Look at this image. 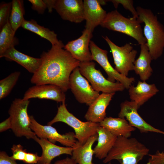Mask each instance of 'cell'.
<instances>
[{
  "label": "cell",
  "instance_id": "obj_1",
  "mask_svg": "<svg viewBox=\"0 0 164 164\" xmlns=\"http://www.w3.org/2000/svg\"><path fill=\"white\" fill-rule=\"evenodd\" d=\"M63 43L52 46L40 56L41 65L30 80L35 85L52 84L60 87L64 92L70 89L69 79L80 62L63 49Z\"/></svg>",
  "mask_w": 164,
  "mask_h": 164
},
{
  "label": "cell",
  "instance_id": "obj_2",
  "mask_svg": "<svg viewBox=\"0 0 164 164\" xmlns=\"http://www.w3.org/2000/svg\"><path fill=\"white\" fill-rule=\"evenodd\" d=\"M138 20L144 23L143 32L152 60L162 55L164 50V26L151 10L138 6Z\"/></svg>",
  "mask_w": 164,
  "mask_h": 164
},
{
  "label": "cell",
  "instance_id": "obj_3",
  "mask_svg": "<svg viewBox=\"0 0 164 164\" xmlns=\"http://www.w3.org/2000/svg\"><path fill=\"white\" fill-rule=\"evenodd\" d=\"M149 152L148 148L135 138L118 137L103 162L106 163L115 159L120 164H138Z\"/></svg>",
  "mask_w": 164,
  "mask_h": 164
},
{
  "label": "cell",
  "instance_id": "obj_4",
  "mask_svg": "<svg viewBox=\"0 0 164 164\" xmlns=\"http://www.w3.org/2000/svg\"><path fill=\"white\" fill-rule=\"evenodd\" d=\"M141 24L137 18L133 17H125L116 9L107 13L100 26L109 30L129 36L140 45L147 43Z\"/></svg>",
  "mask_w": 164,
  "mask_h": 164
},
{
  "label": "cell",
  "instance_id": "obj_5",
  "mask_svg": "<svg viewBox=\"0 0 164 164\" xmlns=\"http://www.w3.org/2000/svg\"><path fill=\"white\" fill-rule=\"evenodd\" d=\"M62 103L58 108L56 115L48 123V125H51L58 122L66 124L73 128L76 139L82 144H84L91 137L97 134L99 123L80 121L68 111L65 101Z\"/></svg>",
  "mask_w": 164,
  "mask_h": 164
},
{
  "label": "cell",
  "instance_id": "obj_6",
  "mask_svg": "<svg viewBox=\"0 0 164 164\" xmlns=\"http://www.w3.org/2000/svg\"><path fill=\"white\" fill-rule=\"evenodd\" d=\"M29 102V100L15 98L11 104L8 113L11 123V129L15 135L34 140L37 136L30 128V118L27 113Z\"/></svg>",
  "mask_w": 164,
  "mask_h": 164
},
{
  "label": "cell",
  "instance_id": "obj_7",
  "mask_svg": "<svg viewBox=\"0 0 164 164\" xmlns=\"http://www.w3.org/2000/svg\"><path fill=\"white\" fill-rule=\"evenodd\" d=\"M92 61L80 62L79 67L81 74L91 83L96 91L102 93H115L122 91L125 88L121 83L112 82L106 79L101 72L95 68Z\"/></svg>",
  "mask_w": 164,
  "mask_h": 164
},
{
  "label": "cell",
  "instance_id": "obj_8",
  "mask_svg": "<svg viewBox=\"0 0 164 164\" xmlns=\"http://www.w3.org/2000/svg\"><path fill=\"white\" fill-rule=\"evenodd\" d=\"M103 38L111 50L115 64L114 69L119 73L127 77L129 72L133 70L134 63L137 53L129 43L119 46L113 43L107 36Z\"/></svg>",
  "mask_w": 164,
  "mask_h": 164
},
{
  "label": "cell",
  "instance_id": "obj_9",
  "mask_svg": "<svg viewBox=\"0 0 164 164\" xmlns=\"http://www.w3.org/2000/svg\"><path fill=\"white\" fill-rule=\"evenodd\" d=\"M70 89L79 103L88 106L99 96V93L95 91L89 81L81 73L79 67L73 70L69 79Z\"/></svg>",
  "mask_w": 164,
  "mask_h": 164
},
{
  "label": "cell",
  "instance_id": "obj_10",
  "mask_svg": "<svg viewBox=\"0 0 164 164\" xmlns=\"http://www.w3.org/2000/svg\"><path fill=\"white\" fill-rule=\"evenodd\" d=\"M89 47L93 60L96 61L104 69L108 76V79L114 82L116 80L128 89L135 81V78L123 75L114 68L109 61L106 50L101 49L91 40Z\"/></svg>",
  "mask_w": 164,
  "mask_h": 164
},
{
  "label": "cell",
  "instance_id": "obj_11",
  "mask_svg": "<svg viewBox=\"0 0 164 164\" xmlns=\"http://www.w3.org/2000/svg\"><path fill=\"white\" fill-rule=\"evenodd\" d=\"M29 117L30 128L39 138L48 139L54 144L57 142L68 147L73 148L75 145L77 140L73 132L61 134L51 125H41L36 121L33 116H29Z\"/></svg>",
  "mask_w": 164,
  "mask_h": 164
},
{
  "label": "cell",
  "instance_id": "obj_12",
  "mask_svg": "<svg viewBox=\"0 0 164 164\" xmlns=\"http://www.w3.org/2000/svg\"><path fill=\"white\" fill-rule=\"evenodd\" d=\"M139 108L135 102L126 101L121 104L118 117L125 118L131 125L138 128L141 133L152 132L164 134V132L154 127L141 117L137 111Z\"/></svg>",
  "mask_w": 164,
  "mask_h": 164
},
{
  "label": "cell",
  "instance_id": "obj_13",
  "mask_svg": "<svg viewBox=\"0 0 164 164\" xmlns=\"http://www.w3.org/2000/svg\"><path fill=\"white\" fill-rule=\"evenodd\" d=\"M54 9L64 20L79 23L84 20L82 0H56Z\"/></svg>",
  "mask_w": 164,
  "mask_h": 164
},
{
  "label": "cell",
  "instance_id": "obj_14",
  "mask_svg": "<svg viewBox=\"0 0 164 164\" xmlns=\"http://www.w3.org/2000/svg\"><path fill=\"white\" fill-rule=\"evenodd\" d=\"M92 36V32L85 29L79 37L64 46V49L80 62L91 61L93 60L89 47Z\"/></svg>",
  "mask_w": 164,
  "mask_h": 164
},
{
  "label": "cell",
  "instance_id": "obj_15",
  "mask_svg": "<svg viewBox=\"0 0 164 164\" xmlns=\"http://www.w3.org/2000/svg\"><path fill=\"white\" fill-rule=\"evenodd\" d=\"M64 92L59 86L52 84L37 85L29 88L25 92L23 99L26 100L32 98L49 99L57 102L65 101Z\"/></svg>",
  "mask_w": 164,
  "mask_h": 164
},
{
  "label": "cell",
  "instance_id": "obj_16",
  "mask_svg": "<svg viewBox=\"0 0 164 164\" xmlns=\"http://www.w3.org/2000/svg\"><path fill=\"white\" fill-rule=\"evenodd\" d=\"M83 3L85 29L92 32L94 28L103 22L107 13L101 6L99 0H84Z\"/></svg>",
  "mask_w": 164,
  "mask_h": 164
},
{
  "label": "cell",
  "instance_id": "obj_17",
  "mask_svg": "<svg viewBox=\"0 0 164 164\" xmlns=\"http://www.w3.org/2000/svg\"><path fill=\"white\" fill-rule=\"evenodd\" d=\"M115 93L100 94L89 106L84 115L88 121L100 123L106 117V109Z\"/></svg>",
  "mask_w": 164,
  "mask_h": 164
},
{
  "label": "cell",
  "instance_id": "obj_18",
  "mask_svg": "<svg viewBox=\"0 0 164 164\" xmlns=\"http://www.w3.org/2000/svg\"><path fill=\"white\" fill-rule=\"evenodd\" d=\"M41 146L42 153L37 164H51V161L60 155L66 154L72 155L73 148L57 145L48 139L39 138L36 137L34 139Z\"/></svg>",
  "mask_w": 164,
  "mask_h": 164
},
{
  "label": "cell",
  "instance_id": "obj_19",
  "mask_svg": "<svg viewBox=\"0 0 164 164\" xmlns=\"http://www.w3.org/2000/svg\"><path fill=\"white\" fill-rule=\"evenodd\" d=\"M99 125L117 137L129 138L135 130L124 118L106 117Z\"/></svg>",
  "mask_w": 164,
  "mask_h": 164
},
{
  "label": "cell",
  "instance_id": "obj_20",
  "mask_svg": "<svg viewBox=\"0 0 164 164\" xmlns=\"http://www.w3.org/2000/svg\"><path fill=\"white\" fill-rule=\"evenodd\" d=\"M131 101L140 107L158 92L154 84H148L145 81H139L136 86L131 85L128 89Z\"/></svg>",
  "mask_w": 164,
  "mask_h": 164
},
{
  "label": "cell",
  "instance_id": "obj_21",
  "mask_svg": "<svg viewBox=\"0 0 164 164\" xmlns=\"http://www.w3.org/2000/svg\"><path fill=\"white\" fill-rule=\"evenodd\" d=\"M3 57L16 62L29 72L33 74L37 70L41 63L40 58H34L24 54L17 50L14 47L9 49L0 56V58Z\"/></svg>",
  "mask_w": 164,
  "mask_h": 164
},
{
  "label": "cell",
  "instance_id": "obj_22",
  "mask_svg": "<svg viewBox=\"0 0 164 164\" xmlns=\"http://www.w3.org/2000/svg\"><path fill=\"white\" fill-rule=\"evenodd\" d=\"M97 133L91 137L84 144L77 140L73 148L71 157L77 164H92L94 151L92 149L95 142L97 141Z\"/></svg>",
  "mask_w": 164,
  "mask_h": 164
},
{
  "label": "cell",
  "instance_id": "obj_23",
  "mask_svg": "<svg viewBox=\"0 0 164 164\" xmlns=\"http://www.w3.org/2000/svg\"><path fill=\"white\" fill-rule=\"evenodd\" d=\"M140 45V52L138 58L134 63L133 70L142 81L148 80L153 70L151 66L152 60L147 43Z\"/></svg>",
  "mask_w": 164,
  "mask_h": 164
},
{
  "label": "cell",
  "instance_id": "obj_24",
  "mask_svg": "<svg viewBox=\"0 0 164 164\" xmlns=\"http://www.w3.org/2000/svg\"><path fill=\"white\" fill-rule=\"evenodd\" d=\"M97 143L94 149V154L99 159H105L113 147L117 137L100 126L97 130Z\"/></svg>",
  "mask_w": 164,
  "mask_h": 164
},
{
  "label": "cell",
  "instance_id": "obj_25",
  "mask_svg": "<svg viewBox=\"0 0 164 164\" xmlns=\"http://www.w3.org/2000/svg\"><path fill=\"white\" fill-rule=\"evenodd\" d=\"M21 26L47 39L51 43L52 46L59 45L62 43L61 41L58 40L57 35L53 31L39 25L33 19L30 20H25Z\"/></svg>",
  "mask_w": 164,
  "mask_h": 164
},
{
  "label": "cell",
  "instance_id": "obj_26",
  "mask_svg": "<svg viewBox=\"0 0 164 164\" xmlns=\"http://www.w3.org/2000/svg\"><path fill=\"white\" fill-rule=\"evenodd\" d=\"M15 32L9 21L0 29V56L9 49L18 44V39L15 36Z\"/></svg>",
  "mask_w": 164,
  "mask_h": 164
},
{
  "label": "cell",
  "instance_id": "obj_27",
  "mask_svg": "<svg viewBox=\"0 0 164 164\" xmlns=\"http://www.w3.org/2000/svg\"><path fill=\"white\" fill-rule=\"evenodd\" d=\"M12 7L9 22L14 31L15 32L20 26L24 21L25 11L23 1L13 0L12 2Z\"/></svg>",
  "mask_w": 164,
  "mask_h": 164
},
{
  "label": "cell",
  "instance_id": "obj_28",
  "mask_svg": "<svg viewBox=\"0 0 164 164\" xmlns=\"http://www.w3.org/2000/svg\"><path fill=\"white\" fill-rule=\"evenodd\" d=\"M19 71L13 72L0 81V99L8 95L16 84L20 75Z\"/></svg>",
  "mask_w": 164,
  "mask_h": 164
},
{
  "label": "cell",
  "instance_id": "obj_29",
  "mask_svg": "<svg viewBox=\"0 0 164 164\" xmlns=\"http://www.w3.org/2000/svg\"><path fill=\"white\" fill-rule=\"evenodd\" d=\"M12 2L1 3L0 5V29L9 21Z\"/></svg>",
  "mask_w": 164,
  "mask_h": 164
},
{
  "label": "cell",
  "instance_id": "obj_30",
  "mask_svg": "<svg viewBox=\"0 0 164 164\" xmlns=\"http://www.w3.org/2000/svg\"><path fill=\"white\" fill-rule=\"evenodd\" d=\"M113 3L114 7L117 8L119 4L122 5L124 8L128 10L132 13L133 17L138 18V15L135 9L133 6V1L131 0H109Z\"/></svg>",
  "mask_w": 164,
  "mask_h": 164
},
{
  "label": "cell",
  "instance_id": "obj_31",
  "mask_svg": "<svg viewBox=\"0 0 164 164\" xmlns=\"http://www.w3.org/2000/svg\"><path fill=\"white\" fill-rule=\"evenodd\" d=\"M11 149L12 153V155L11 156L12 159L15 161H24L27 152L22 146L20 144L14 145Z\"/></svg>",
  "mask_w": 164,
  "mask_h": 164
},
{
  "label": "cell",
  "instance_id": "obj_32",
  "mask_svg": "<svg viewBox=\"0 0 164 164\" xmlns=\"http://www.w3.org/2000/svg\"><path fill=\"white\" fill-rule=\"evenodd\" d=\"M148 162L150 164H164V152L157 150L154 154L149 155Z\"/></svg>",
  "mask_w": 164,
  "mask_h": 164
},
{
  "label": "cell",
  "instance_id": "obj_33",
  "mask_svg": "<svg viewBox=\"0 0 164 164\" xmlns=\"http://www.w3.org/2000/svg\"><path fill=\"white\" fill-rule=\"evenodd\" d=\"M32 4V9L37 12L38 13L43 14L47 8L43 0H29Z\"/></svg>",
  "mask_w": 164,
  "mask_h": 164
},
{
  "label": "cell",
  "instance_id": "obj_34",
  "mask_svg": "<svg viewBox=\"0 0 164 164\" xmlns=\"http://www.w3.org/2000/svg\"><path fill=\"white\" fill-rule=\"evenodd\" d=\"M40 159V156L38 155L37 153L27 152L24 160V163L28 164L37 163Z\"/></svg>",
  "mask_w": 164,
  "mask_h": 164
},
{
  "label": "cell",
  "instance_id": "obj_35",
  "mask_svg": "<svg viewBox=\"0 0 164 164\" xmlns=\"http://www.w3.org/2000/svg\"><path fill=\"white\" fill-rule=\"evenodd\" d=\"M0 164H18L4 151L0 152Z\"/></svg>",
  "mask_w": 164,
  "mask_h": 164
},
{
  "label": "cell",
  "instance_id": "obj_36",
  "mask_svg": "<svg viewBox=\"0 0 164 164\" xmlns=\"http://www.w3.org/2000/svg\"><path fill=\"white\" fill-rule=\"evenodd\" d=\"M11 123L10 117H9L0 124V132H2L11 128Z\"/></svg>",
  "mask_w": 164,
  "mask_h": 164
},
{
  "label": "cell",
  "instance_id": "obj_37",
  "mask_svg": "<svg viewBox=\"0 0 164 164\" xmlns=\"http://www.w3.org/2000/svg\"><path fill=\"white\" fill-rule=\"evenodd\" d=\"M53 164H77L72 158L67 157L56 161Z\"/></svg>",
  "mask_w": 164,
  "mask_h": 164
},
{
  "label": "cell",
  "instance_id": "obj_38",
  "mask_svg": "<svg viewBox=\"0 0 164 164\" xmlns=\"http://www.w3.org/2000/svg\"><path fill=\"white\" fill-rule=\"evenodd\" d=\"M47 8L48 12L51 13L56 3V0H43Z\"/></svg>",
  "mask_w": 164,
  "mask_h": 164
},
{
  "label": "cell",
  "instance_id": "obj_39",
  "mask_svg": "<svg viewBox=\"0 0 164 164\" xmlns=\"http://www.w3.org/2000/svg\"><path fill=\"white\" fill-rule=\"evenodd\" d=\"M92 164H95L92 163ZM108 164H111V163L110 162H109Z\"/></svg>",
  "mask_w": 164,
  "mask_h": 164
},
{
  "label": "cell",
  "instance_id": "obj_40",
  "mask_svg": "<svg viewBox=\"0 0 164 164\" xmlns=\"http://www.w3.org/2000/svg\"></svg>",
  "mask_w": 164,
  "mask_h": 164
}]
</instances>
